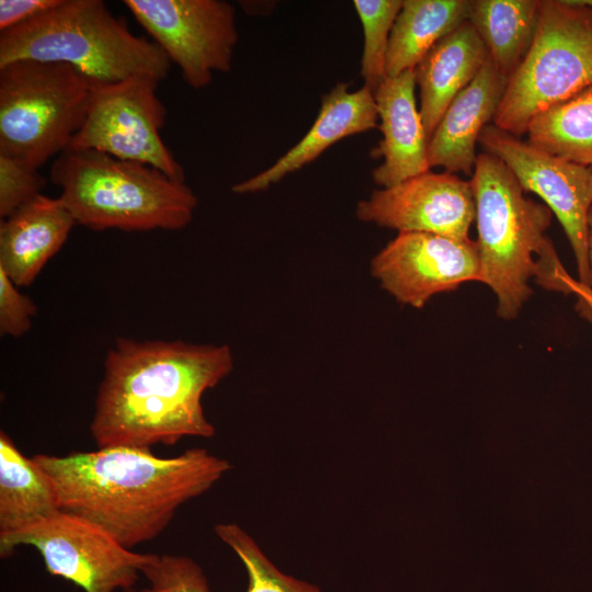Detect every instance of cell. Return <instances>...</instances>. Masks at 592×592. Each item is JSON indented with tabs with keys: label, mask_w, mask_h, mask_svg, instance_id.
Masks as SVG:
<instances>
[{
	"label": "cell",
	"mask_w": 592,
	"mask_h": 592,
	"mask_svg": "<svg viewBox=\"0 0 592 592\" xmlns=\"http://www.w3.org/2000/svg\"><path fill=\"white\" fill-rule=\"evenodd\" d=\"M232 368L227 345L117 338L104 361L90 424L98 448L150 449L186 436L212 437L202 396Z\"/></svg>",
	"instance_id": "6da1fadb"
},
{
	"label": "cell",
	"mask_w": 592,
	"mask_h": 592,
	"mask_svg": "<svg viewBox=\"0 0 592 592\" xmlns=\"http://www.w3.org/2000/svg\"><path fill=\"white\" fill-rule=\"evenodd\" d=\"M33 459L53 481L60 511L95 524L129 549L156 538L183 503L231 468L204 448L159 457L147 448L117 446Z\"/></svg>",
	"instance_id": "7a4b0ae2"
},
{
	"label": "cell",
	"mask_w": 592,
	"mask_h": 592,
	"mask_svg": "<svg viewBox=\"0 0 592 592\" xmlns=\"http://www.w3.org/2000/svg\"><path fill=\"white\" fill-rule=\"evenodd\" d=\"M478 231L479 282L497 296V314L513 319L532 296L534 277L544 288L570 294L567 273L545 236L553 212L525 196L520 182L498 157L482 152L470 180Z\"/></svg>",
	"instance_id": "3957f363"
},
{
	"label": "cell",
	"mask_w": 592,
	"mask_h": 592,
	"mask_svg": "<svg viewBox=\"0 0 592 592\" xmlns=\"http://www.w3.org/2000/svg\"><path fill=\"white\" fill-rule=\"evenodd\" d=\"M50 181L77 225L92 230H179L193 219L198 198L182 181L137 161L93 149L55 158Z\"/></svg>",
	"instance_id": "277c9868"
},
{
	"label": "cell",
	"mask_w": 592,
	"mask_h": 592,
	"mask_svg": "<svg viewBox=\"0 0 592 592\" xmlns=\"http://www.w3.org/2000/svg\"><path fill=\"white\" fill-rule=\"evenodd\" d=\"M23 59L66 64L100 83L136 76L161 81L172 65L152 39L135 35L102 0H60L0 32V67Z\"/></svg>",
	"instance_id": "5b68a950"
},
{
	"label": "cell",
	"mask_w": 592,
	"mask_h": 592,
	"mask_svg": "<svg viewBox=\"0 0 592 592\" xmlns=\"http://www.w3.org/2000/svg\"><path fill=\"white\" fill-rule=\"evenodd\" d=\"M94 82L66 64L1 66L0 155L38 170L66 151L86 119Z\"/></svg>",
	"instance_id": "8992f818"
},
{
	"label": "cell",
	"mask_w": 592,
	"mask_h": 592,
	"mask_svg": "<svg viewBox=\"0 0 592 592\" xmlns=\"http://www.w3.org/2000/svg\"><path fill=\"white\" fill-rule=\"evenodd\" d=\"M592 84V8L540 0L533 43L509 78L493 125L516 137L533 117Z\"/></svg>",
	"instance_id": "52a82bcc"
},
{
	"label": "cell",
	"mask_w": 592,
	"mask_h": 592,
	"mask_svg": "<svg viewBox=\"0 0 592 592\" xmlns=\"http://www.w3.org/2000/svg\"><path fill=\"white\" fill-rule=\"evenodd\" d=\"M20 545L35 547L46 570L73 582L84 592L133 588L156 554L132 551L95 524L59 511L16 532L0 535V555Z\"/></svg>",
	"instance_id": "ba28073f"
},
{
	"label": "cell",
	"mask_w": 592,
	"mask_h": 592,
	"mask_svg": "<svg viewBox=\"0 0 592 592\" xmlns=\"http://www.w3.org/2000/svg\"><path fill=\"white\" fill-rule=\"evenodd\" d=\"M159 82L149 76L94 82L86 119L68 149H93L149 164L185 182L183 167L160 136L167 110L157 95Z\"/></svg>",
	"instance_id": "9c48e42d"
},
{
	"label": "cell",
	"mask_w": 592,
	"mask_h": 592,
	"mask_svg": "<svg viewBox=\"0 0 592 592\" xmlns=\"http://www.w3.org/2000/svg\"><path fill=\"white\" fill-rule=\"evenodd\" d=\"M134 19L193 89L229 72L239 39L235 5L224 0H125Z\"/></svg>",
	"instance_id": "30bf717a"
},
{
	"label": "cell",
	"mask_w": 592,
	"mask_h": 592,
	"mask_svg": "<svg viewBox=\"0 0 592 592\" xmlns=\"http://www.w3.org/2000/svg\"><path fill=\"white\" fill-rule=\"evenodd\" d=\"M478 144L500 158L525 192L538 195L558 218L573 251L578 281L590 284L588 213L592 205V169L536 148L493 124L487 125Z\"/></svg>",
	"instance_id": "8fae6325"
},
{
	"label": "cell",
	"mask_w": 592,
	"mask_h": 592,
	"mask_svg": "<svg viewBox=\"0 0 592 592\" xmlns=\"http://www.w3.org/2000/svg\"><path fill=\"white\" fill-rule=\"evenodd\" d=\"M371 272L399 303L422 308L435 294L479 281L478 244L429 232H398L373 258Z\"/></svg>",
	"instance_id": "7c38bea8"
},
{
	"label": "cell",
	"mask_w": 592,
	"mask_h": 592,
	"mask_svg": "<svg viewBox=\"0 0 592 592\" xmlns=\"http://www.w3.org/2000/svg\"><path fill=\"white\" fill-rule=\"evenodd\" d=\"M355 215L361 221L398 232L466 240L476 207L470 181L430 170L397 185L374 190L357 203Z\"/></svg>",
	"instance_id": "4fadbf2b"
},
{
	"label": "cell",
	"mask_w": 592,
	"mask_h": 592,
	"mask_svg": "<svg viewBox=\"0 0 592 592\" xmlns=\"http://www.w3.org/2000/svg\"><path fill=\"white\" fill-rule=\"evenodd\" d=\"M414 69L388 77L374 91L382 140L372 150L383 162L372 171L375 184L390 187L431 170L429 138L415 100Z\"/></svg>",
	"instance_id": "5bb4252c"
},
{
	"label": "cell",
	"mask_w": 592,
	"mask_h": 592,
	"mask_svg": "<svg viewBox=\"0 0 592 592\" xmlns=\"http://www.w3.org/2000/svg\"><path fill=\"white\" fill-rule=\"evenodd\" d=\"M377 127L374 92L364 84L351 90L350 83L339 82L322 95L319 113L303 138L271 167L235 184L231 190L237 194L265 191L316 160L337 141Z\"/></svg>",
	"instance_id": "9a60e30c"
},
{
	"label": "cell",
	"mask_w": 592,
	"mask_h": 592,
	"mask_svg": "<svg viewBox=\"0 0 592 592\" xmlns=\"http://www.w3.org/2000/svg\"><path fill=\"white\" fill-rule=\"evenodd\" d=\"M505 78L488 58L476 78L451 102L428 143L430 168L471 175L482 129L496 116Z\"/></svg>",
	"instance_id": "2e32d148"
},
{
	"label": "cell",
	"mask_w": 592,
	"mask_h": 592,
	"mask_svg": "<svg viewBox=\"0 0 592 592\" xmlns=\"http://www.w3.org/2000/svg\"><path fill=\"white\" fill-rule=\"evenodd\" d=\"M77 225L59 197L39 194L0 224V270L18 287L31 285Z\"/></svg>",
	"instance_id": "e0dca14e"
},
{
	"label": "cell",
	"mask_w": 592,
	"mask_h": 592,
	"mask_svg": "<svg viewBox=\"0 0 592 592\" xmlns=\"http://www.w3.org/2000/svg\"><path fill=\"white\" fill-rule=\"evenodd\" d=\"M488 58L485 43L467 20L440 39L415 66L419 110L429 139L451 102L476 78Z\"/></svg>",
	"instance_id": "ac0fdd59"
},
{
	"label": "cell",
	"mask_w": 592,
	"mask_h": 592,
	"mask_svg": "<svg viewBox=\"0 0 592 592\" xmlns=\"http://www.w3.org/2000/svg\"><path fill=\"white\" fill-rule=\"evenodd\" d=\"M57 492L33 457L0 432V535L20 531L59 512Z\"/></svg>",
	"instance_id": "d6986e66"
},
{
	"label": "cell",
	"mask_w": 592,
	"mask_h": 592,
	"mask_svg": "<svg viewBox=\"0 0 592 592\" xmlns=\"http://www.w3.org/2000/svg\"><path fill=\"white\" fill-rule=\"evenodd\" d=\"M470 0H403L389 37L387 78L414 69L440 39L468 20Z\"/></svg>",
	"instance_id": "ffe728a7"
},
{
	"label": "cell",
	"mask_w": 592,
	"mask_h": 592,
	"mask_svg": "<svg viewBox=\"0 0 592 592\" xmlns=\"http://www.w3.org/2000/svg\"><path fill=\"white\" fill-rule=\"evenodd\" d=\"M539 10L540 0H470L468 21L508 80L533 43Z\"/></svg>",
	"instance_id": "44dd1931"
},
{
	"label": "cell",
	"mask_w": 592,
	"mask_h": 592,
	"mask_svg": "<svg viewBox=\"0 0 592 592\" xmlns=\"http://www.w3.org/2000/svg\"><path fill=\"white\" fill-rule=\"evenodd\" d=\"M531 145L550 155L592 166V84L532 118Z\"/></svg>",
	"instance_id": "7402d4cb"
},
{
	"label": "cell",
	"mask_w": 592,
	"mask_h": 592,
	"mask_svg": "<svg viewBox=\"0 0 592 592\" xmlns=\"http://www.w3.org/2000/svg\"><path fill=\"white\" fill-rule=\"evenodd\" d=\"M403 0H354L363 29L361 76L373 92L387 78L389 37Z\"/></svg>",
	"instance_id": "603a6c76"
},
{
	"label": "cell",
	"mask_w": 592,
	"mask_h": 592,
	"mask_svg": "<svg viewBox=\"0 0 592 592\" xmlns=\"http://www.w3.org/2000/svg\"><path fill=\"white\" fill-rule=\"evenodd\" d=\"M215 533L244 565L249 577L247 592H320L317 587L281 572L237 524H217Z\"/></svg>",
	"instance_id": "cb8c5ba5"
},
{
	"label": "cell",
	"mask_w": 592,
	"mask_h": 592,
	"mask_svg": "<svg viewBox=\"0 0 592 592\" xmlns=\"http://www.w3.org/2000/svg\"><path fill=\"white\" fill-rule=\"evenodd\" d=\"M148 585L129 588L123 592H209L207 579L201 567L191 558L175 555H157L144 570Z\"/></svg>",
	"instance_id": "d4e9b609"
},
{
	"label": "cell",
	"mask_w": 592,
	"mask_h": 592,
	"mask_svg": "<svg viewBox=\"0 0 592 592\" xmlns=\"http://www.w3.org/2000/svg\"><path fill=\"white\" fill-rule=\"evenodd\" d=\"M46 179L37 169L0 155V217L4 219L44 189Z\"/></svg>",
	"instance_id": "484cf974"
},
{
	"label": "cell",
	"mask_w": 592,
	"mask_h": 592,
	"mask_svg": "<svg viewBox=\"0 0 592 592\" xmlns=\"http://www.w3.org/2000/svg\"><path fill=\"white\" fill-rule=\"evenodd\" d=\"M37 314L33 300L20 293L19 287L0 270V333L19 338L32 328Z\"/></svg>",
	"instance_id": "4316f807"
},
{
	"label": "cell",
	"mask_w": 592,
	"mask_h": 592,
	"mask_svg": "<svg viewBox=\"0 0 592 592\" xmlns=\"http://www.w3.org/2000/svg\"><path fill=\"white\" fill-rule=\"evenodd\" d=\"M60 0H1L0 32L23 24L53 9Z\"/></svg>",
	"instance_id": "83f0119b"
},
{
	"label": "cell",
	"mask_w": 592,
	"mask_h": 592,
	"mask_svg": "<svg viewBox=\"0 0 592 592\" xmlns=\"http://www.w3.org/2000/svg\"><path fill=\"white\" fill-rule=\"evenodd\" d=\"M563 282L570 294L578 298V308L581 315L592 321V288L574 280L567 272Z\"/></svg>",
	"instance_id": "f1b7e54d"
},
{
	"label": "cell",
	"mask_w": 592,
	"mask_h": 592,
	"mask_svg": "<svg viewBox=\"0 0 592 592\" xmlns=\"http://www.w3.org/2000/svg\"><path fill=\"white\" fill-rule=\"evenodd\" d=\"M588 261H589V276H590V284L589 286L592 288V205L588 213Z\"/></svg>",
	"instance_id": "f546056e"
},
{
	"label": "cell",
	"mask_w": 592,
	"mask_h": 592,
	"mask_svg": "<svg viewBox=\"0 0 592 592\" xmlns=\"http://www.w3.org/2000/svg\"><path fill=\"white\" fill-rule=\"evenodd\" d=\"M583 2L590 8H592V0H583Z\"/></svg>",
	"instance_id": "4dcf8cb0"
}]
</instances>
